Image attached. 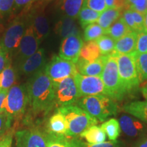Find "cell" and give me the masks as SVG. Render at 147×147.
Listing matches in <instances>:
<instances>
[{
  "instance_id": "1f68e13d",
  "label": "cell",
  "mask_w": 147,
  "mask_h": 147,
  "mask_svg": "<svg viewBox=\"0 0 147 147\" xmlns=\"http://www.w3.org/2000/svg\"><path fill=\"white\" fill-rule=\"evenodd\" d=\"M106 31L97 23H92L87 25L84 29V40L85 42L95 41L105 34Z\"/></svg>"
},
{
  "instance_id": "5b68a950",
  "label": "cell",
  "mask_w": 147,
  "mask_h": 147,
  "mask_svg": "<svg viewBox=\"0 0 147 147\" xmlns=\"http://www.w3.org/2000/svg\"><path fill=\"white\" fill-rule=\"evenodd\" d=\"M119 76L126 94L131 93L139 87L138 74L133 53L131 55L117 54Z\"/></svg>"
},
{
  "instance_id": "d4e9b609",
  "label": "cell",
  "mask_w": 147,
  "mask_h": 147,
  "mask_svg": "<svg viewBox=\"0 0 147 147\" xmlns=\"http://www.w3.org/2000/svg\"><path fill=\"white\" fill-rule=\"evenodd\" d=\"M101 56H102V55H101L100 49H99L96 42L89 41L84 44L81 51H80L79 59L91 62L97 60Z\"/></svg>"
},
{
  "instance_id": "f907efd6",
  "label": "cell",
  "mask_w": 147,
  "mask_h": 147,
  "mask_svg": "<svg viewBox=\"0 0 147 147\" xmlns=\"http://www.w3.org/2000/svg\"><path fill=\"white\" fill-rule=\"evenodd\" d=\"M39 1V2H42V3H47V2H49V1H53V0H36V1Z\"/></svg>"
},
{
  "instance_id": "c3c4849f",
  "label": "cell",
  "mask_w": 147,
  "mask_h": 147,
  "mask_svg": "<svg viewBox=\"0 0 147 147\" xmlns=\"http://www.w3.org/2000/svg\"><path fill=\"white\" fill-rule=\"evenodd\" d=\"M142 93L143 95V97H144L146 101H147V84L144 87L142 88Z\"/></svg>"
},
{
  "instance_id": "e0dca14e",
  "label": "cell",
  "mask_w": 147,
  "mask_h": 147,
  "mask_svg": "<svg viewBox=\"0 0 147 147\" xmlns=\"http://www.w3.org/2000/svg\"><path fill=\"white\" fill-rule=\"evenodd\" d=\"M119 124L121 130L130 137L138 136L147 131V125L144 122L128 115L121 116Z\"/></svg>"
},
{
  "instance_id": "3957f363",
  "label": "cell",
  "mask_w": 147,
  "mask_h": 147,
  "mask_svg": "<svg viewBox=\"0 0 147 147\" xmlns=\"http://www.w3.org/2000/svg\"><path fill=\"white\" fill-rule=\"evenodd\" d=\"M58 110L65 117L67 125L66 136L76 138L91 126L96 125L98 121L76 104L63 106Z\"/></svg>"
},
{
  "instance_id": "9a60e30c",
  "label": "cell",
  "mask_w": 147,
  "mask_h": 147,
  "mask_svg": "<svg viewBox=\"0 0 147 147\" xmlns=\"http://www.w3.org/2000/svg\"><path fill=\"white\" fill-rule=\"evenodd\" d=\"M46 65V53L44 49L39 50L34 55L18 64V72L25 76H33Z\"/></svg>"
},
{
  "instance_id": "44dd1931",
  "label": "cell",
  "mask_w": 147,
  "mask_h": 147,
  "mask_svg": "<svg viewBox=\"0 0 147 147\" xmlns=\"http://www.w3.org/2000/svg\"><path fill=\"white\" fill-rule=\"evenodd\" d=\"M123 110L147 123V101H135L125 104Z\"/></svg>"
},
{
  "instance_id": "ffe728a7",
  "label": "cell",
  "mask_w": 147,
  "mask_h": 147,
  "mask_svg": "<svg viewBox=\"0 0 147 147\" xmlns=\"http://www.w3.org/2000/svg\"><path fill=\"white\" fill-rule=\"evenodd\" d=\"M47 131L57 135L66 136L67 131V122L65 117L59 110L49 118Z\"/></svg>"
},
{
  "instance_id": "7c38bea8",
  "label": "cell",
  "mask_w": 147,
  "mask_h": 147,
  "mask_svg": "<svg viewBox=\"0 0 147 147\" xmlns=\"http://www.w3.org/2000/svg\"><path fill=\"white\" fill-rule=\"evenodd\" d=\"M16 147H47L46 131L38 127L19 130L15 134Z\"/></svg>"
},
{
  "instance_id": "30bf717a",
  "label": "cell",
  "mask_w": 147,
  "mask_h": 147,
  "mask_svg": "<svg viewBox=\"0 0 147 147\" xmlns=\"http://www.w3.org/2000/svg\"><path fill=\"white\" fill-rule=\"evenodd\" d=\"M25 15L27 21L32 26L36 37L42 42L49 36L51 32L49 19L42 5H35Z\"/></svg>"
},
{
  "instance_id": "d6986e66",
  "label": "cell",
  "mask_w": 147,
  "mask_h": 147,
  "mask_svg": "<svg viewBox=\"0 0 147 147\" xmlns=\"http://www.w3.org/2000/svg\"><path fill=\"white\" fill-rule=\"evenodd\" d=\"M138 33L131 32L116 41L115 53L119 55H131L136 52Z\"/></svg>"
},
{
  "instance_id": "816d5d0a",
  "label": "cell",
  "mask_w": 147,
  "mask_h": 147,
  "mask_svg": "<svg viewBox=\"0 0 147 147\" xmlns=\"http://www.w3.org/2000/svg\"><path fill=\"white\" fill-rule=\"evenodd\" d=\"M126 1H127V3H129V5H131L132 4V3H133L134 2V1H136V0H126Z\"/></svg>"
},
{
  "instance_id": "4fadbf2b",
  "label": "cell",
  "mask_w": 147,
  "mask_h": 147,
  "mask_svg": "<svg viewBox=\"0 0 147 147\" xmlns=\"http://www.w3.org/2000/svg\"><path fill=\"white\" fill-rule=\"evenodd\" d=\"M41 44L35 34L31 24L27 21V26L15 55L17 63H21L39 50Z\"/></svg>"
},
{
  "instance_id": "f546056e",
  "label": "cell",
  "mask_w": 147,
  "mask_h": 147,
  "mask_svg": "<svg viewBox=\"0 0 147 147\" xmlns=\"http://www.w3.org/2000/svg\"><path fill=\"white\" fill-rule=\"evenodd\" d=\"M101 55L107 56L115 53L116 41L108 35H104L100 38L95 40Z\"/></svg>"
},
{
  "instance_id": "8fae6325",
  "label": "cell",
  "mask_w": 147,
  "mask_h": 147,
  "mask_svg": "<svg viewBox=\"0 0 147 147\" xmlns=\"http://www.w3.org/2000/svg\"><path fill=\"white\" fill-rule=\"evenodd\" d=\"M80 97L106 95L104 84L100 76H84L77 72L74 76Z\"/></svg>"
},
{
  "instance_id": "277c9868",
  "label": "cell",
  "mask_w": 147,
  "mask_h": 147,
  "mask_svg": "<svg viewBox=\"0 0 147 147\" xmlns=\"http://www.w3.org/2000/svg\"><path fill=\"white\" fill-rule=\"evenodd\" d=\"M100 77L105 87L107 96L114 100H121L123 98L126 93L119 76L117 55L115 53L108 55Z\"/></svg>"
},
{
  "instance_id": "8d00e7d4",
  "label": "cell",
  "mask_w": 147,
  "mask_h": 147,
  "mask_svg": "<svg viewBox=\"0 0 147 147\" xmlns=\"http://www.w3.org/2000/svg\"><path fill=\"white\" fill-rule=\"evenodd\" d=\"M12 119L8 117L5 113L0 115V139L10 130Z\"/></svg>"
},
{
  "instance_id": "ab89813d",
  "label": "cell",
  "mask_w": 147,
  "mask_h": 147,
  "mask_svg": "<svg viewBox=\"0 0 147 147\" xmlns=\"http://www.w3.org/2000/svg\"><path fill=\"white\" fill-rule=\"evenodd\" d=\"M129 9L144 14L147 11V0H136L129 5Z\"/></svg>"
},
{
  "instance_id": "f1b7e54d",
  "label": "cell",
  "mask_w": 147,
  "mask_h": 147,
  "mask_svg": "<svg viewBox=\"0 0 147 147\" xmlns=\"http://www.w3.org/2000/svg\"><path fill=\"white\" fill-rule=\"evenodd\" d=\"M100 14L99 12H95L87 7L83 6L78 16L79 23L82 28L84 29L90 24L96 23L100 18Z\"/></svg>"
},
{
  "instance_id": "74e56055",
  "label": "cell",
  "mask_w": 147,
  "mask_h": 147,
  "mask_svg": "<svg viewBox=\"0 0 147 147\" xmlns=\"http://www.w3.org/2000/svg\"><path fill=\"white\" fill-rule=\"evenodd\" d=\"M122 18H123L126 25L131 32L138 33V30L136 25L135 22L134 21L133 16H132L131 10L127 9V10H125L123 13Z\"/></svg>"
},
{
  "instance_id": "8992f818",
  "label": "cell",
  "mask_w": 147,
  "mask_h": 147,
  "mask_svg": "<svg viewBox=\"0 0 147 147\" xmlns=\"http://www.w3.org/2000/svg\"><path fill=\"white\" fill-rule=\"evenodd\" d=\"M27 104L29 99L26 85L15 84L8 90L3 106V113L13 120L23 115Z\"/></svg>"
},
{
  "instance_id": "7bdbcfd3",
  "label": "cell",
  "mask_w": 147,
  "mask_h": 147,
  "mask_svg": "<svg viewBox=\"0 0 147 147\" xmlns=\"http://www.w3.org/2000/svg\"><path fill=\"white\" fill-rule=\"evenodd\" d=\"M13 139V132L10 130L8 133L0 139V147H11Z\"/></svg>"
},
{
  "instance_id": "52a82bcc",
  "label": "cell",
  "mask_w": 147,
  "mask_h": 147,
  "mask_svg": "<svg viewBox=\"0 0 147 147\" xmlns=\"http://www.w3.org/2000/svg\"><path fill=\"white\" fill-rule=\"evenodd\" d=\"M27 26V19L19 16L13 20L3 33L0 45L9 55L17 51Z\"/></svg>"
},
{
  "instance_id": "9c48e42d",
  "label": "cell",
  "mask_w": 147,
  "mask_h": 147,
  "mask_svg": "<svg viewBox=\"0 0 147 147\" xmlns=\"http://www.w3.org/2000/svg\"><path fill=\"white\" fill-rule=\"evenodd\" d=\"M45 73L53 83H57L64 78L74 76L78 72L76 63L63 59L59 56L55 55L45 67Z\"/></svg>"
},
{
  "instance_id": "f6af8a7d",
  "label": "cell",
  "mask_w": 147,
  "mask_h": 147,
  "mask_svg": "<svg viewBox=\"0 0 147 147\" xmlns=\"http://www.w3.org/2000/svg\"><path fill=\"white\" fill-rule=\"evenodd\" d=\"M8 93V89H0V115L3 113V106Z\"/></svg>"
},
{
  "instance_id": "4316f807",
  "label": "cell",
  "mask_w": 147,
  "mask_h": 147,
  "mask_svg": "<svg viewBox=\"0 0 147 147\" xmlns=\"http://www.w3.org/2000/svg\"><path fill=\"white\" fill-rule=\"evenodd\" d=\"M131 32L122 17L119 18L106 31L105 34L111 37L115 41L121 39L128 33Z\"/></svg>"
},
{
  "instance_id": "7dc6e473",
  "label": "cell",
  "mask_w": 147,
  "mask_h": 147,
  "mask_svg": "<svg viewBox=\"0 0 147 147\" xmlns=\"http://www.w3.org/2000/svg\"><path fill=\"white\" fill-rule=\"evenodd\" d=\"M136 147H147V138H145L142 140H141L138 144Z\"/></svg>"
},
{
  "instance_id": "ba28073f",
  "label": "cell",
  "mask_w": 147,
  "mask_h": 147,
  "mask_svg": "<svg viewBox=\"0 0 147 147\" xmlns=\"http://www.w3.org/2000/svg\"><path fill=\"white\" fill-rule=\"evenodd\" d=\"M55 104L59 107L76 104L80 98L74 76L64 78L57 83L53 84Z\"/></svg>"
},
{
  "instance_id": "f35d334b",
  "label": "cell",
  "mask_w": 147,
  "mask_h": 147,
  "mask_svg": "<svg viewBox=\"0 0 147 147\" xmlns=\"http://www.w3.org/2000/svg\"><path fill=\"white\" fill-rule=\"evenodd\" d=\"M14 0H0V16H6L14 8Z\"/></svg>"
},
{
  "instance_id": "cb8c5ba5",
  "label": "cell",
  "mask_w": 147,
  "mask_h": 147,
  "mask_svg": "<svg viewBox=\"0 0 147 147\" xmlns=\"http://www.w3.org/2000/svg\"><path fill=\"white\" fill-rule=\"evenodd\" d=\"M82 138L89 144H98L106 141V135L102 128L97 125L91 126L80 134Z\"/></svg>"
},
{
  "instance_id": "b9f144b4",
  "label": "cell",
  "mask_w": 147,
  "mask_h": 147,
  "mask_svg": "<svg viewBox=\"0 0 147 147\" xmlns=\"http://www.w3.org/2000/svg\"><path fill=\"white\" fill-rule=\"evenodd\" d=\"M10 64V55L0 45V73Z\"/></svg>"
},
{
  "instance_id": "2e32d148",
  "label": "cell",
  "mask_w": 147,
  "mask_h": 147,
  "mask_svg": "<svg viewBox=\"0 0 147 147\" xmlns=\"http://www.w3.org/2000/svg\"><path fill=\"white\" fill-rule=\"evenodd\" d=\"M107 58L108 55L107 56L102 55L97 60L91 62L78 59V61L76 63L77 71L79 74L84 76H100Z\"/></svg>"
},
{
  "instance_id": "60d3db41",
  "label": "cell",
  "mask_w": 147,
  "mask_h": 147,
  "mask_svg": "<svg viewBox=\"0 0 147 147\" xmlns=\"http://www.w3.org/2000/svg\"><path fill=\"white\" fill-rule=\"evenodd\" d=\"M131 14L132 16H133L134 21L135 22L136 25V27L138 28V33L140 32H142V31H144V14L140 13L138 12H136V11L132 10Z\"/></svg>"
},
{
  "instance_id": "bcb514c9",
  "label": "cell",
  "mask_w": 147,
  "mask_h": 147,
  "mask_svg": "<svg viewBox=\"0 0 147 147\" xmlns=\"http://www.w3.org/2000/svg\"><path fill=\"white\" fill-rule=\"evenodd\" d=\"M115 0H106V6L107 8H115Z\"/></svg>"
},
{
  "instance_id": "ac0fdd59",
  "label": "cell",
  "mask_w": 147,
  "mask_h": 147,
  "mask_svg": "<svg viewBox=\"0 0 147 147\" xmlns=\"http://www.w3.org/2000/svg\"><path fill=\"white\" fill-rule=\"evenodd\" d=\"M55 32L63 39L70 36H81L76 19L66 16H63L57 23Z\"/></svg>"
},
{
  "instance_id": "d590c367",
  "label": "cell",
  "mask_w": 147,
  "mask_h": 147,
  "mask_svg": "<svg viewBox=\"0 0 147 147\" xmlns=\"http://www.w3.org/2000/svg\"><path fill=\"white\" fill-rule=\"evenodd\" d=\"M83 6L101 14L106 9V0H85Z\"/></svg>"
},
{
  "instance_id": "6da1fadb",
  "label": "cell",
  "mask_w": 147,
  "mask_h": 147,
  "mask_svg": "<svg viewBox=\"0 0 147 147\" xmlns=\"http://www.w3.org/2000/svg\"><path fill=\"white\" fill-rule=\"evenodd\" d=\"M26 87L29 104L34 114L47 113L55 105L54 86L45 67L32 76Z\"/></svg>"
},
{
  "instance_id": "e575fe53",
  "label": "cell",
  "mask_w": 147,
  "mask_h": 147,
  "mask_svg": "<svg viewBox=\"0 0 147 147\" xmlns=\"http://www.w3.org/2000/svg\"><path fill=\"white\" fill-rule=\"evenodd\" d=\"M136 53L138 54L147 53V32L146 30L138 33Z\"/></svg>"
},
{
  "instance_id": "681fc988",
  "label": "cell",
  "mask_w": 147,
  "mask_h": 147,
  "mask_svg": "<svg viewBox=\"0 0 147 147\" xmlns=\"http://www.w3.org/2000/svg\"><path fill=\"white\" fill-rule=\"evenodd\" d=\"M144 29L147 32V11L144 14Z\"/></svg>"
},
{
  "instance_id": "d6a6232c",
  "label": "cell",
  "mask_w": 147,
  "mask_h": 147,
  "mask_svg": "<svg viewBox=\"0 0 147 147\" xmlns=\"http://www.w3.org/2000/svg\"><path fill=\"white\" fill-rule=\"evenodd\" d=\"M69 142L71 147H120V143L117 140L108 142L105 141L98 144H89L77 138H73L71 139H69Z\"/></svg>"
},
{
  "instance_id": "484cf974",
  "label": "cell",
  "mask_w": 147,
  "mask_h": 147,
  "mask_svg": "<svg viewBox=\"0 0 147 147\" xmlns=\"http://www.w3.org/2000/svg\"><path fill=\"white\" fill-rule=\"evenodd\" d=\"M16 76V69L10 63L0 73V89H10L15 84Z\"/></svg>"
},
{
  "instance_id": "603a6c76",
  "label": "cell",
  "mask_w": 147,
  "mask_h": 147,
  "mask_svg": "<svg viewBox=\"0 0 147 147\" xmlns=\"http://www.w3.org/2000/svg\"><path fill=\"white\" fill-rule=\"evenodd\" d=\"M120 10L112 8L106 9L102 12L100 18L97 20V24L102 27L103 29L106 31L113 24L119 19L121 16Z\"/></svg>"
},
{
  "instance_id": "7402d4cb",
  "label": "cell",
  "mask_w": 147,
  "mask_h": 147,
  "mask_svg": "<svg viewBox=\"0 0 147 147\" xmlns=\"http://www.w3.org/2000/svg\"><path fill=\"white\" fill-rule=\"evenodd\" d=\"M84 1L85 0H61L59 8L64 16L76 19L83 7Z\"/></svg>"
},
{
  "instance_id": "83f0119b",
  "label": "cell",
  "mask_w": 147,
  "mask_h": 147,
  "mask_svg": "<svg viewBox=\"0 0 147 147\" xmlns=\"http://www.w3.org/2000/svg\"><path fill=\"white\" fill-rule=\"evenodd\" d=\"M110 141H115L120 135L121 129L119 122L115 119H110L100 127Z\"/></svg>"
},
{
  "instance_id": "4dcf8cb0",
  "label": "cell",
  "mask_w": 147,
  "mask_h": 147,
  "mask_svg": "<svg viewBox=\"0 0 147 147\" xmlns=\"http://www.w3.org/2000/svg\"><path fill=\"white\" fill-rule=\"evenodd\" d=\"M136 65L138 74L140 82L147 80V53L138 54L134 53Z\"/></svg>"
},
{
  "instance_id": "836d02e7",
  "label": "cell",
  "mask_w": 147,
  "mask_h": 147,
  "mask_svg": "<svg viewBox=\"0 0 147 147\" xmlns=\"http://www.w3.org/2000/svg\"><path fill=\"white\" fill-rule=\"evenodd\" d=\"M47 147H71L69 139L64 135H57L46 131Z\"/></svg>"
},
{
  "instance_id": "ee69618b",
  "label": "cell",
  "mask_w": 147,
  "mask_h": 147,
  "mask_svg": "<svg viewBox=\"0 0 147 147\" xmlns=\"http://www.w3.org/2000/svg\"><path fill=\"white\" fill-rule=\"evenodd\" d=\"M36 0H14V5L13 10L25 8L35 3Z\"/></svg>"
},
{
  "instance_id": "7a4b0ae2",
  "label": "cell",
  "mask_w": 147,
  "mask_h": 147,
  "mask_svg": "<svg viewBox=\"0 0 147 147\" xmlns=\"http://www.w3.org/2000/svg\"><path fill=\"white\" fill-rule=\"evenodd\" d=\"M76 105L86 111L98 122H104L117 115L118 106L113 99L105 95H91L78 99Z\"/></svg>"
},
{
  "instance_id": "5bb4252c",
  "label": "cell",
  "mask_w": 147,
  "mask_h": 147,
  "mask_svg": "<svg viewBox=\"0 0 147 147\" xmlns=\"http://www.w3.org/2000/svg\"><path fill=\"white\" fill-rule=\"evenodd\" d=\"M83 45L81 36H70L63 38L60 46L59 56L63 59L76 63Z\"/></svg>"
}]
</instances>
